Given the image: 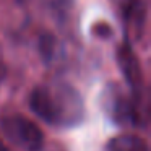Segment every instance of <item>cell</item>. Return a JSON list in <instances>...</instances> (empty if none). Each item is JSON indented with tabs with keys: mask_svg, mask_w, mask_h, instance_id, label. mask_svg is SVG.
<instances>
[{
	"mask_svg": "<svg viewBox=\"0 0 151 151\" xmlns=\"http://www.w3.org/2000/svg\"><path fill=\"white\" fill-rule=\"evenodd\" d=\"M29 107L41 120L60 128H72L85 120L86 109L80 91L68 83H46L33 89Z\"/></svg>",
	"mask_w": 151,
	"mask_h": 151,
	"instance_id": "6da1fadb",
	"label": "cell"
},
{
	"mask_svg": "<svg viewBox=\"0 0 151 151\" xmlns=\"http://www.w3.org/2000/svg\"><path fill=\"white\" fill-rule=\"evenodd\" d=\"M101 106L107 119L119 127L138 124L137 94H130L119 83H109L101 93Z\"/></svg>",
	"mask_w": 151,
	"mask_h": 151,
	"instance_id": "7a4b0ae2",
	"label": "cell"
},
{
	"mask_svg": "<svg viewBox=\"0 0 151 151\" xmlns=\"http://www.w3.org/2000/svg\"><path fill=\"white\" fill-rule=\"evenodd\" d=\"M0 128L12 145L26 151H39L44 145V133L37 124L21 114H7L0 119Z\"/></svg>",
	"mask_w": 151,
	"mask_h": 151,
	"instance_id": "3957f363",
	"label": "cell"
},
{
	"mask_svg": "<svg viewBox=\"0 0 151 151\" xmlns=\"http://www.w3.org/2000/svg\"><path fill=\"white\" fill-rule=\"evenodd\" d=\"M117 63L120 67V72L124 75L127 85L130 86L132 93L133 94L140 93L141 85H143V75H141V70H140L138 57L135 55L133 49L128 42H124L117 49Z\"/></svg>",
	"mask_w": 151,
	"mask_h": 151,
	"instance_id": "277c9868",
	"label": "cell"
},
{
	"mask_svg": "<svg viewBox=\"0 0 151 151\" xmlns=\"http://www.w3.org/2000/svg\"><path fill=\"white\" fill-rule=\"evenodd\" d=\"M146 21V7L143 0H127L125 2V28L133 37H140Z\"/></svg>",
	"mask_w": 151,
	"mask_h": 151,
	"instance_id": "5b68a950",
	"label": "cell"
},
{
	"mask_svg": "<svg viewBox=\"0 0 151 151\" xmlns=\"http://www.w3.org/2000/svg\"><path fill=\"white\" fill-rule=\"evenodd\" d=\"M106 151H148V145L137 135H120L109 141Z\"/></svg>",
	"mask_w": 151,
	"mask_h": 151,
	"instance_id": "8992f818",
	"label": "cell"
},
{
	"mask_svg": "<svg viewBox=\"0 0 151 151\" xmlns=\"http://www.w3.org/2000/svg\"><path fill=\"white\" fill-rule=\"evenodd\" d=\"M57 47V39L52 36V34H44L39 41V49H41V54H42L44 59L50 60L54 57V50Z\"/></svg>",
	"mask_w": 151,
	"mask_h": 151,
	"instance_id": "52a82bcc",
	"label": "cell"
},
{
	"mask_svg": "<svg viewBox=\"0 0 151 151\" xmlns=\"http://www.w3.org/2000/svg\"><path fill=\"white\" fill-rule=\"evenodd\" d=\"M93 29H99V31H94V34L96 36H101V37H107L112 34V29L107 23H98L93 26Z\"/></svg>",
	"mask_w": 151,
	"mask_h": 151,
	"instance_id": "ba28073f",
	"label": "cell"
},
{
	"mask_svg": "<svg viewBox=\"0 0 151 151\" xmlns=\"http://www.w3.org/2000/svg\"><path fill=\"white\" fill-rule=\"evenodd\" d=\"M5 75H7V70H5V63H4V60H2V57H0V85H2V81H4Z\"/></svg>",
	"mask_w": 151,
	"mask_h": 151,
	"instance_id": "9c48e42d",
	"label": "cell"
},
{
	"mask_svg": "<svg viewBox=\"0 0 151 151\" xmlns=\"http://www.w3.org/2000/svg\"><path fill=\"white\" fill-rule=\"evenodd\" d=\"M0 151H7V148H5V146H4V145H2V143H0Z\"/></svg>",
	"mask_w": 151,
	"mask_h": 151,
	"instance_id": "30bf717a",
	"label": "cell"
}]
</instances>
